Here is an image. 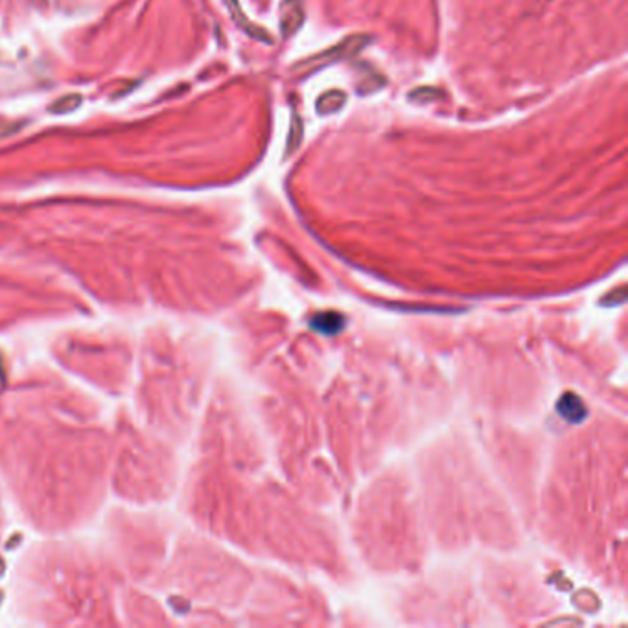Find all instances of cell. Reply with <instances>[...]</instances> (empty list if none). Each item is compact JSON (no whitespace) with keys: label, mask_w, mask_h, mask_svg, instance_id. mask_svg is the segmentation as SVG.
Instances as JSON below:
<instances>
[{"label":"cell","mask_w":628,"mask_h":628,"mask_svg":"<svg viewBox=\"0 0 628 628\" xmlns=\"http://www.w3.org/2000/svg\"><path fill=\"white\" fill-rule=\"evenodd\" d=\"M370 37L369 35H352V37L345 39V41H341L339 44H336L334 49L328 50V52L321 54V56H317L313 59H308L306 63H302V65H312V63H332V61H339V59H346V58H352L356 54L360 52V50L365 49V44L369 43Z\"/></svg>","instance_id":"obj_1"},{"label":"cell","mask_w":628,"mask_h":628,"mask_svg":"<svg viewBox=\"0 0 628 628\" xmlns=\"http://www.w3.org/2000/svg\"><path fill=\"white\" fill-rule=\"evenodd\" d=\"M280 26H282V35L289 37L301 28L302 20H304V11H302L301 0H284L282 10H280Z\"/></svg>","instance_id":"obj_2"},{"label":"cell","mask_w":628,"mask_h":628,"mask_svg":"<svg viewBox=\"0 0 628 628\" xmlns=\"http://www.w3.org/2000/svg\"><path fill=\"white\" fill-rule=\"evenodd\" d=\"M558 413H560V417H564L567 422H573V424H579L582 418L586 417V406L584 402L573 393H567L564 394L560 400H558V406H556Z\"/></svg>","instance_id":"obj_3"},{"label":"cell","mask_w":628,"mask_h":628,"mask_svg":"<svg viewBox=\"0 0 628 628\" xmlns=\"http://www.w3.org/2000/svg\"><path fill=\"white\" fill-rule=\"evenodd\" d=\"M312 328L322 336H336L345 328V317L336 312L319 313L312 319Z\"/></svg>","instance_id":"obj_4"},{"label":"cell","mask_w":628,"mask_h":628,"mask_svg":"<svg viewBox=\"0 0 628 628\" xmlns=\"http://www.w3.org/2000/svg\"><path fill=\"white\" fill-rule=\"evenodd\" d=\"M227 6H229L230 13H232V17H234L236 23H238V25H240L241 28H244L245 32L251 35V37L260 39V41H265V43H271V39L264 34V30L256 28V26L251 25L249 20L245 19L244 13H241V10H240V6H238V0H227Z\"/></svg>","instance_id":"obj_5"},{"label":"cell","mask_w":628,"mask_h":628,"mask_svg":"<svg viewBox=\"0 0 628 628\" xmlns=\"http://www.w3.org/2000/svg\"><path fill=\"white\" fill-rule=\"evenodd\" d=\"M345 92L341 91H330L325 92L319 100H317V111L321 115H330V113H336L341 107L345 106Z\"/></svg>","instance_id":"obj_6"},{"label":"cell","mask_w":628,"mask_h":628,"mask_svg":"<svg viewBox=\"0 0 628 628\" xmlns=\"http://www.w3.org/2000/svg\"><path fill=\"white\" fill-rule=\"evenodd\" d=\"M82 103V96L80 94H67V96L59 98L50 106V113L54 115H67V113H73L74 109H77Z\"/></svg>","instance_id":"obj_7"},{"label":"cell","mask_w":628,"mask_h":628,"mask_svg":"<svg viewBox=\"0 0 628 628\" xmlns=\"http://www.w3.org/2000/svg\"><path fill=\"white\" fill-rule=\"evenodd\" d=\"M301 142V118L295 116L293 118V130H291V140L288 142V151H295Z\"/></svg>","instance_id":"obj_8"},{"label":"cell","mask_w":628,"mask_h":628,"mask_svg":"<svg viewBox=\"0 0 628 628\" xmlns=\"http://www.w3.org/2000/svg\"><path fill=\"white\" fill-rule=\"evenodd\" d=\"M439 96V92L435 89H417V91L411 94V100H418V101H427V100H435Z\"/></svg>","instance_id":"obj_9"}]
</instances>
